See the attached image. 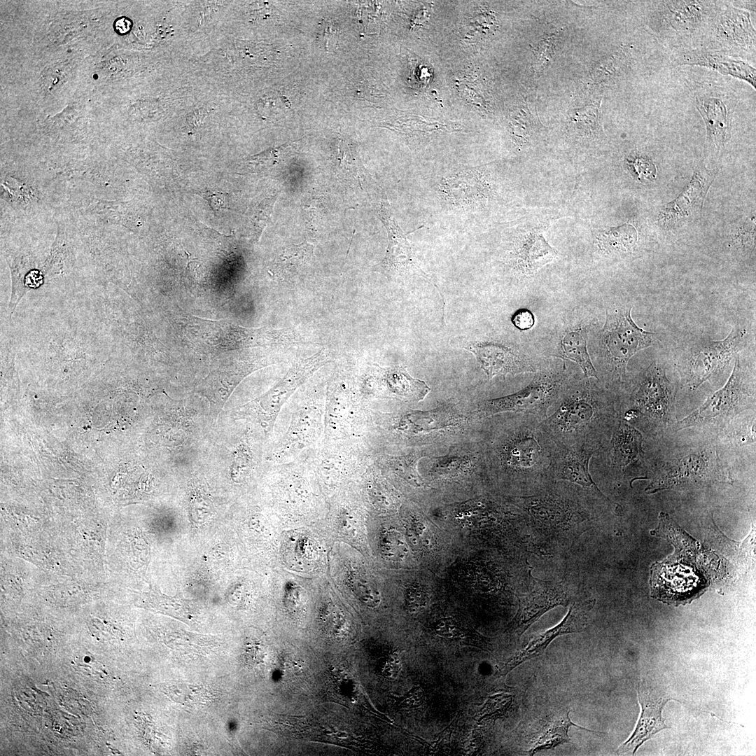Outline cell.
Listing matches in <instances>:
<instances>
[{
    "mask_svg": "<svg viewBox=\"0 0 756 756\" xmlns=\"http://www.w3.org/2000/svg\"><path fill=\"white\" fill-rule=\"evenodd\" d=\"M713 36L720 52H749L755 50V31L750 13L727 6L713 18Z\"/></svg>",
    "mask_w": 756,
    "mask_h": 756,
    "instance_id": "cell-15",
    "label": "cell"
},
{
    "mask_svg": "<svg viewBox=\"0 0 756 756\" xmlns=\"http://www.w3.org/2000/svg\"><path fill=\"white\" fill-rule=\"evenodd\" d=\"M166 694L176 702L186 705L204 704L212 699V694L199 685H176L165 688Z\"/></svg>",
    "mask_w": 756,
    "mask_h": 756,
    "instance_id": "cell-31",
    "label": "cell"
},
{
    "mask_svg": "<svg viewBox=\"0 0 756 756\" xmlns=\"http://www.w3.org/2000/svg\"><path fill=\"white\" fill-rule=\"evenodd\" d=\"M510 700V696L505 694H498L490 697L478 715H477V721L481 722L503 714L508 707Z\"/></svg>",
    "mask_w": 756,
    "mask_h": 756,
    "instance_id": "cell-38",
    "label": "cell"
},
{
    "mask_svg": "<svg viewBox=\"0 0 756 756\" xmlns=\"http://www.w3.org/2000/svg\"><path fill=\"white\" fill-rule=\"evenodd\" d=\"M680 65H696L731 76L748 83L755 88V69L746 62L720 51L692 50L676 59Z\"/></svg>",
    "mask_w": 756,
    "mask_h": 756,
    "instance_id": "cell-20",
    "label": "cell"
},
{
    "mask_svg": "<svg viewBox=\"0 0 756 756\" xmlns=\"http://www.w3.org/2000/svg\"><path fill=\"white\" fill-rule=\"evenodd\" d=\"M210 204L214 211H219L228 208V195L221 192L206 190L198 193Z\"/></svg>",
    "mask_w": 756,
    "mask_h": 756,
    "instance_id": "cell-46",
    "label": "cell"
},
{
    "mask_svg": "<svg viewBox=\"0 0 756 756\" xmlns=\"http://www.w3.org/2000/svg\"><path fill=\"white\" fill-rule=\"evenodd\" d=\"M555 251L540 234H532L526 239L518 252L519 266L528 274L552 261Z\"/></svg>",
    "mask_w": 756,
    "mask_h": 756,
    "instance_id": "cell-25",
    "label": "cell"
},
{
    "mask_svg": "<svg viewBox=\"0 0 756 756\" xmlns=\"http://www.w3.org/2000/svg\"><path fill=\"white\" fill-rule=\"evenodd\" d=\"M631 312V308L606 310L601 340L604 362L612 380H620L625 375L630 358L653 344L654 333L639 328L633 321Z\"/></svg>",
    "mask_w": 756,
    "mask_h": 756,
    "instance_id": "cell-4",
    "label": "cell"
},
{
    "mask_svg": "<svg viewBox=\"0 0 756 756\" xmlns=\"http://www.w3.org/2000/svg\"><path fill=\"white\" fill-rule=\"evenodd\" d=\"M696 106L706 125L708 146L720 150L728 139L736 98L721 90L696 94Z\"/></svg>",
    "mask_w": 756,
    "mask_h": 756,
    "instance_id": "cell-14",
    "label": "cell"
},
{
    "mask_svg": "<svg viewBox=\"0 0 756 756\" xmlns=\"http://www.w3.org/2000/svg\"><path fill=\"white\" fill-rule=\"evenodd\" d=\"M528 567L526 590L521 594L518 610L506 629V632L517 637L549 610L578 598L577 591L568 582L538 579L532 575V568Z\"/></svg>",
    "mask_w": 756,
    "mask_h": 756,
    "instance_id": "cell-5",
    "label": "cell"
},
{
    "mask_svg": "<svg viewBox=\"0 0 756 756\" xmlns=\"http://www.w3.org/2000/svg\"><path fill=\"white\" fill-rule=\"evenodd\" d=\"M286 145L266 150L250 158L251 162L261 164H273L277 162Z\"/></svg>",
    "mask_w": 756,
    "mask_h": 756,
    "instance_id": "cell-48",
    "label": "cell"
},
{
    "mask_svg": "<svg viewBox=\"0 0 756 756\" xmlns=\"http://www.w3.org/2000/svg\"><path fill=\"white\" fill-rule=\"evenodd\" d=\"M590 379H568L541 421L543 430L559 447L587 444L598 449L611 436L617 422L613 402Z\"/></svg>",
    "mask_w": 756,
    "mask_h": 756,
    "instance_id": "cell-2",
    "label": "cell"
},
{
    "mask_svg": "<svg viewBox=\"0 0 756 756\" xmlns=\"http://www.w3.org/2000/svg\"><path fill=\"white\" fill-rule=\"evenodd\" d=\"M167 644L173 649L195 654L212 650L216 646L210 638L184 633L172 634L168 637Z\"/></svg>",
    "mask_w": 756,
    "mask_h": 756,
    "instance_id": "cell-32",
    "label": "cell"
},
{
    "mask_svg": "<svg viewBox=\"0 0 756 756\" xmlns=\"http://www.w3.org/2000/svg\"><path fill=\"white\" fill-rule=\"evenodd\" d=\"M744 372L737 358L726 384L710 396L690 415L674 425L676 431L692 426L724 423L742 410L748 393Z\"/></svg>",
    "mask_w": 756,
    "mask_h": 756,
    "instance_id": "cell-7",
    "label": "cell"
},
{
    "mask_svg": "<svg viewBox=\"0 0 756 756\" xmlns=\"http://www.w3.org/2000/svg\"><path fill=\"white\" fill-rule=\"evenodd\" d=\"M422 456L420 453H412L399 459L398 466L409 479L418 480L417 462Z\"/></svg>",
    "mask_w": 756,
    "mask_h": 756,
    "instance_id": "cell-45",
    "label": "cell"
},
{
    "mask_svg": "<svg viewBox=\"0 0 756 756\" xmlns=\"http://www.w3.org/2000/svg\"><path fill=\"white\" fill-rule=\"evenodd\" d=\"M314 252V246L307 240L300 244L290 245L280 255L278 265L285 276H295L311 265Z\"/></svg>",
    "mask_w": 756,
    "mask_h": 756,
    "instance_id": "cell-29",
    "label": "cell"
},
{
    "mask_svg": "<svg viewBox=\"0 0 756 756\" xmlns=\"http://www.w3.org/2000/svg\"><path fill=\"white\" fill-rule=\"evenodd\" d=\"M405 603L410 612H419L424 610L427 605V595L424 591L419 588H410L406 594Z\"/></svg>",
    "mask_w": 756,
    "mask_h": 756,
    "instance_id": "cell-43",
    "label": "cell"
},
{
    "mask_svg": "<svg viewBox=\"0 0 756 756\" xmlns=\"http://www.w3.org/2000/svg\"><path fill=\"white\" fill-rule=\"evenodd\" d=\"M338 34L337 25L332 21L324 20L320 23L316 39L326 51H329L335 46Z\"/></svg>",
    "mask_w": 756,
    "mask_h": 756,
    "instance_id": "cell-40",
    "label": "cell"
},
{
    "mask_svg": "<svg viewBox=\"0 0 756 756\" xmlns=\"http://www.w3.org/2000/svg\"><path fill=\"white\" fill-rule=\"evenodd\" d=\"M600 104H594L572 111L570 122L575 127L587 134H594L600 130Z\"/></svg>",
    "mask_w": 756,
    "mask_h": 756,
    "instance_id": "cell-34",
    "label": "cell"
},
{
    "mask_svg": "<svg viewBox=\"0 0 756 756\" xmlns=\"http://www.w3.org/2000/svg\"><path fill=\"white\" fill-rule=\"evenodd\" d=\"M454 424V416L443 410L412 412L400 419L397 428L407 433H419L442 429Z\"/></svg>",
    "mask_w": 756,
    "mask_h": 756,
    "instance_id": "cell-26",
    "label": "cell"
},
{
    "mask_svg": "<svg viewBox=\"0 0 756 756\" xmlns=\"http://www.w3.org/2000/svg\"><path fill=\"white\" fill-rule=\"evenodd\" d=\"M627 164L632 174L640 181H652L656 176V167L652 161L646 155L634 154L626 159Z\"/></svg>",
    "mask_w": 756,
    "mask_h": 756,
    "instance_id": "cell-36",
    "label": "cell"
},
{
    "mask_svg": "<svg viewBox=\"0 0 756 756\" xmlns=\"http://www.w3.org/2000/svg\"><path fill=\"white\" fill-rule=\"evenodd\" d=\"M477 171H463L444 178L441 192L452 203L466 204L482 191Z\"/></svg>",
    "mask_w": 756,
    "mask_h": 756,
    "instance_id": "cell-24",
    "label": "cell"
},
{
    "mask_svg": "<svg viewBox=\"0 0 756 756\" xmlns=\"http://www.w3.org/2000/svg\"><path fill=\"white\" fill-rule=\"evenodd\" d=\"M386 383L392 393L416 402L422 400L430 390L424 381L412 377L405 368L399 367L387 372Z\"/></svg>",
    "mask_w": 756,
    "mask_h": 756,
    "instance_id": "cell-28",
    "label": "cell"
},
{
    "mask_svg": "<svg viewBox=\"0 0 756 756\" xmlns=\"http://www.w3.org/2000/svg\"><path fill=\"white\" fill-rule=\"evenodd\" d=\"M673 396V388L664 370L651 365L629 396L626 410L634 411L637 416L638 412L648 411L652 415L662 418L671 407Z\"/></svg>",
    "mask_w": 756,
    "mask_h": 756,
    "instance_id": "cell-16",
    "label": "cell"
},
{
    "mask_svg": "<svg viewBox=\"0 0 756 756\" xmlns=\"http://www.w3.org/2000/svg\"><path fill=\"white\" fill-rule=\"evenodd\" d=\"M475 355L488 379L522 372H536V363L514 347L493 342H468L462 346Z\"/></svg>",
    "mask_w": 756,
    "mask_h": 756,
    "instance_id": "cell-13",
    "label": "cell"
},
{
    "mask_svg": "<svg viewBox=\"0 0 756 756\" xmlns=\"http://www.w3.org/2000/svg\"><path fill=\"white\" fill-rule=\"evenodd\" d=\"M379 217L384 225L388 237V245L384 259L374 267V270L388 276L413 273L430 280V276L420 267L407 236L424 227L405 233L393 216L387 202H382Z\"/></svg>",
    "mask_w": 756,
    "mask_h": 756,
    "instance_id": "cell-11",
    "label": "cell"
},
{
    "mask_svg": "<svg viewBox=\"0 0 756 756\" xmlns=\"http://www.w3.org/2000/svg\"><path fill=\"white\" fill-rule=\"evenodd\" d=\"M511 321L520 330H526L531 328L535 323L533 314L526 309H521L517 311L512 316Z\"/></svg>",
    "mask_w": 756,
    "mask_h": 756,
    "instance_id": "cell-47",
    "label": "cell"
},
{
    "mask_svg": "<svg viewBox=\"0 0 756 756\" xmlns=\"http://www.w3.org/2000/svg\"><path fill=\"white\" fill-rule=\"evenodd\" d=\"M396 707L400 710L408 711L421 707L425 701L424 690L420 686H414L400 696L391 695Z\"/></svg>",
    "mask_w": 756,
    "mask_h": 756,
    "instance_id": "cell-39",
    "label": "cell"
},
{
    "mask_svg": "<svg viewBox=\"0 0 756 756\" xmlns=\"http://www.w3.org/2000/svg\"><path fill=\"white\" fill-rule=\"evenodd\" d=\"M402 667L401 659L398 651L386 655L379 664V671L382 677L387 680H395L398 676Z\"/></svg>",
    "mask_w": 756,
    "mask_h": 756,
    "instance_id": "cell-41",
    "label": "cell"
},
{
    "mask_svg": "<svg viewBox=\"0 0 756 756\" xmlns=\"http://www.w3.org/2000/svg\"><path fill=\"white\" fill-rule=\"evenodd\" d=\"M641 433L624 420L617 419L611 439L603 451L606 464L612 470L622 472L634 463L642 453Z\"/></svg>",
    "mask_w": 756,
    "mask_h": 756,
    "instance_id": "cell-19",
    "label": "cell"
},
{
    "mask_svg": "<svg viewBox=\"0 0 756 756\" xmlns=\"http://www.w3.org/2000/svg\"><path fill=\"white\" fill-rule=\"evenodd\" d=\"M638 698L641 707L640 715L635 729L630 737L623 743L620 749L627 751L633 748V755L646 741L662 729H668L662 717L664 705L669 699L652 698L650 693L638 688Z\"/></svg>",
    "mask_w": 756,
    "mask_h": 756,
    "instance_id": "cell-21",
    "label": "cell"
},
{
    "mask_svg": "<svg viewBox=\"0 0 756 756\" xmlns=\"http://www.w3.org/2000/svg\"><path fill=\"white\" fill-rule=\"evenodd\" d=\"M150 600L147 602L148 607L165 614L181 620H190L194 617V608L188 601L162 596H153Z\"/></svg>",
    "mask_w": 756,
    "mask_h": 756,
    "instance_id": "cell-33",
    "label": "cell"
},
{
    "mask_svg": "<svg viewBox=\"0 0 756 756\" xmlns=\"http://www.w3.org/2000/svg\"><path fill=\"white\" fill-rule=\"evenodd\" d=\"M435 633L446 639L479 648L484 651L492 650L489 638L464 627L451 617L442 618L434 624Z\"/></svg>",
    "mask_w": 756,
    "mask_h": 756,
    "instance_id": "cell-27",
    "label": "cell"
},
{
    "mask_svg": "<svg viewBox=\"0 0 756 756\" xmlns=\"http://www.w3.org/2000/svg\"><path fill=\"white\" fill-rule=\"evenodd\" d=\"M598 450L587 444L558 446L551 468L552 480L569 482L604 501L610 502L600 491L589 473V460Z\"/></svg>",
    "mask_w": 756,
    "mask_h": 756,
    "instance_id": "cell-12",
    "label": "cell"
},
{
    "mask_svg": "<svg viewBox=\"0 0 756 756\" xmlns=\"http://www.w3.org/2000/svg\"><path fill=\"white\" fill-rule=\"evenodd\" d=\"M744 332L734 328L727 337L718 341H704L691 349L688 384L697 388L704 382L720 373L739 350Z\"/></svg>",
    "mask_w": 756,
    "mask_h": 756,
    "instance_id": "cell-10",
    "label": "cell"
},
{
    "mask_svg": "<svg viewBox=\"0 0 756 756\" xmlns=\"http://www.w3.org/2000/svg\"><path fill=\"white\" fill-rule=\"evenodd\" d=\"M568 379L564 364L541 367L527 386L513 394L479 402L475 414L487 418L507 412L525 413L542 421Z\"/></svg>",
    "mask_w": 756,
    "mask_h": 756,
    "instance_id": "cell-3",
    "label": "cell"
},
{
    "mask_svg": "<svg viewBox=\"0 0 756 756\" xmlns=\"http://www.w3.org/2000/svg\"><path fill=\"white\" fill-rule=\"evenodd\" d=\"M342 393L335 394L332 397L328 403V424L335 426L345 415L347 410V399Z\"/></svg>",
    "mask_w": 756,
    "mask_h": 756,
    "instance_id": "cell-42",
    "label": "cell"
},
{
    "mask_svg": "<svg viewBox=\"0 0 756 756\" xmlns=\"http://www.w3.org/2000/svg\"><path fill=\"white\" fill-rule=\"evenodd\" d=\"M75 664V668L84 673L97 675L99 673H104V667L98 662L88 656L82 659L77 658Z\"/></svg>",
    "mask_w": 756,
    "mask_h": 756,
    "instance_id": "cell-49",
    "label": "cell"
},
{
    "mask_svg": "<svg viewBox=\"0 0 756 756\" xmlns=\"http://www.w3.org/2000/svg\"><path fill=\"white\" fill-rule=\"evenodd\" d=\"M598 241L605 251L628 252L636 245L637 232L633 225L624 224L603 231Z\"/></svg>",
    "mask_w": 756,
    "mask_h": 756,
    "instance_id": "cell-30",
    "label": "cell"
},
{
    "mask_svg": "<svg viewBox=\"0 0 756 756\" xmlns=\"http://www.w3.org/2000/svg\"><path fill=\"white\" fill-rule=\"evenodd\" d=\"M556 36H548L540 41L533 50V65L536 71H541L548 64L555 52Z\"/></svg>",
    "mask_w": 756,
    "mask_h": 756,
    "instance_id": "cell-37",
    "label": "cell"
},
{
    "mask_svg": "<svg viewBox=\"0 0 756 756\" xmlns=\"http://www.w3.org/2000/svg\"><path fill=\"white\" fill-rule=\"evenodd\" d=\"M330 361L329 354L323 349L307 358L297 360L284 377L267 393L251 402L255 419L271 432L282 406L295 391L320 368Z\"/></svg>",
    "mask_w": 756,
    "mask_h": 756,
    "instance_id": "cell-6",
    "label": "cell"
},
{
    "mask_svg": "<svg viewBox=\"0 0 756 756\" xmlns=\"http://www.w3.org/2000/svg\"><path fill=\"white\" fill-rule=\"evenodd\" d=\"M713 1H659L650 12L649 21L657 32L686 35L697 30L715 13Z\"/></svg>",
    "mask_w": 756,
    "mask_h": 756,
    "instance_id": "cell-9",
    "label": "cell"
},
{
    "mask_svg": "<svg viewBox=\"0 0 756 756\" xmlns=\"http://www.w3.org/2000/svg\"><path fill=\"white\" fill-rule=\"evenodd\" d=\"M569 713L570 711L566 709L560 710L540 720L531 734L528 752L533 755L540 750L552 748L568 742V732L572 726L586 729L573 723L570 720Z\"/></svg>",
    "mask_w": 756,
    "mask_h": 756,
    "instance_id": "cell-22",
    "label": "cell"
},
{
    "mask_svg": "<svg viewBox=\"0 0 756 756\" xmlns=\"http://www.w3.org/2000/svg\"><path fill=\"white\" fill-rule=\"evenodd\" d=\"M592 607L590 600L578 598L573 602L567 614L559 624L546 631L532 634L521 648L503 664L496 673V676H505L523 662L540 656L550 643L558 636L583 631L587 626Z\"/></svg>",
    "mask_w": 756,
    "mask_h": 756,
    "instance_id": "cell-8",
    "label": "cell"
},
{
    "mask_svg": "<svg viewBox=\"0 0 756 756\" xmlns=\"http://www.w3.org/2000/svg\"><path fill=\"white\" fill-rule=\"evenodd\" d=\"M587 330L584 328L567 331L561 337L559 351L554 356L576 363L586 379H598L587 347Z\"/></svg>",
    "mask_w": 756,
    "mask_h": 756,
    "instance_id": "cell-23",
    "label": "cell"
},
{
    "mask_svg": "<svg viewBox=\"0 0 756 756\" xmlns=\"http://www.w3.org/2000/svg\"><path fill=\"white\" fill-rule=\"evenodd\" d=\"M206 115V113L204 111L200 110L195 111L188 117L186 120V128L191 131L199 129L202 125Z\"/></svg>",
    "mask_w": 756,
    "mask_h": 756,
    "instance_id": "cell-50",
    "label": "cell"
},
{
    "mask_svg": "<svg viewBox=\"0 0 756 756\" xmlns=\"http://www.w3.org/2000/svg\"><path fill=\"white\" fill-rule=\"evenodd\" d=\"M714 176V171H708L704 167L695 171L687 189L663 207L659 214V223L669 228L700 216L704 198Z\"/></svg>",
    "mask_w": 756,
    "mask_h": 756,
    "instance_id": "cell-18",
    "label": "cell"
},
{
    "mask_svg": "<svg viewBox=\"0 0 756 756\" xmlns=\"http://www.w3.org/2000/svg\"><path fill=\"white\" fill-rule=\"evenodd\" d=\"M277 197V195H273L266 197L255 206L251 216L253 239L258 240L260 238L263 230L270 220Z\"/></svg>",
    "mask_w": 756,
    "mask_h": 756,
    "instance_id": "cell-35",
    "label": "cell"
},
{
    "mask_svg": "<svg viewBox=\"0 0 756 756\" xmlns=\"http://www.w3.org/2000/svg\"><path fill=\"white\" fill-rule=\"evenodd\" d=\"M714 452L701 449L690 453L665 468L647 490L655 492L683 484L701 482L713 477L719 469Z\"/></svg>",
    "mask_w": 756,
    "mask_h": 756,
    "instance_id": "cell-17",
    "label": "cell"
},
{
    "mask_svg": "<svg viewBox=\"0 0 756 756\" xmlns=\"http://www.w3.org/2000/svg\"><path fill=\"white\" fill-rule=\"evenodd\" d=\"M510 413L491 440L492 461L519 493L531 495L554 481L551 468L558 445L543 430L541 419Z\"/></svg>",
    "mask_w": 756,
    "mask_h": 756,
    "instance_id": "cell-1",
    "label": "cell"
},
{
    "mask_svg": "<svg viewBox=\"0 0 756 756\" xmlns=\"http://www.w3.org/2000/svg\"><path fill=\"white\" fill-rule=\"evenodd\" d=\"M460 713L461 711L457 713L449 725L438 735L437 738L433 741L432 745L430 746L429 750L430 752H438L441 751L445 746H448L450 743L451 735L456 727L460 718Z\"/></svg>",
    "mask_w": 756,
    "mask_h": 756,
    "instance_id": "cell-44",
    "label": "cell"
}]
</instances>
